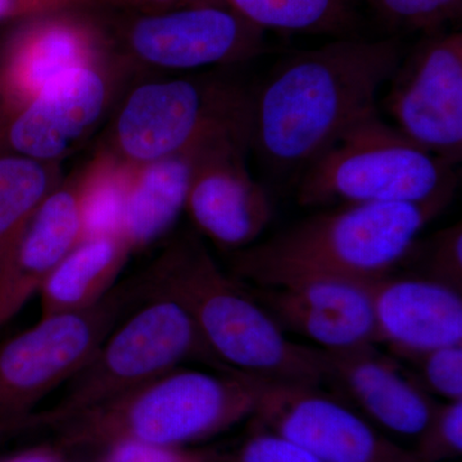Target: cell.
<instances>
[{"mask_svg": "<svg viewBox=\"0 0 462 462\" xmlns=\"http://www.w3.org/2000/svg\"><path fill=\"white\" fill-rule=\"evenodd\" d=\"M142 300L138 276L80 311L42 316L0 345V425L25 421L42 398L89 363L118 321Z\"/></svg>", "mask_w": 462, "mask_h": 462, "instance_id": "8", "label": "cell"}, {"mask_svg": "<svg viewBox=\"0 0 462 462\" xmlns=\"http://www.w3.org/2000/svg\"><path fill=\"white\" fill-rule=\"evenodd\" d=\"M207 142L176 156L138 166L123 225V239L130 251L153 245L172 229L187 205L194 163Z\"/></svg>", "mask_w": 462, "mask_h": 462, "instance_id": "19", "label": "cell"}, {"mask_svg": "<svg viewBox=\"0 0 462 462\" xmlns=\"http://www.w3.org/2000/svg\"><path fill=\"white\" fill-rule=\"evenodd\" d=\"M379 343L409 360L439 346L462 345L460 291L421 276L396 273L366 282Z\"/></svg>", "mask_w": 462, "mask_h": 462, "instance_id": "17", "label": "cell"}, {"mask_svg": "<svg viewBox=\"0 0 462 462\" xmlns=\"http://www.w3.org/2000/svg\"><path fill=\"white\" fill-rule=\"evenodd\" d=\"M60 462H69V461H66V460H65V458H63V460H62V461H60Z\"/></svg>", "mask_w": 462, "mask_h": 462, "instance_id": "34", "label": "cell"}, {"mask_svg": "<svg viewBox=\"0 0 462 462\" xmlns=\"http://www.w3.org/2000/svg\"><path fill=\"white\" fill-rule=\"evenodd\" d=\"M252 91L224 76L197 75L134 88L112 125L107 151L143 166L200 143L248 134Z\"/></svg>", "mask_w": 462, "mask_h": 462, "instance_id": "7", "label": "cell"}, {"mask_svg": "<svg viewBox=\"0 0 462 462\" xmlns=\"http://www.w3.org/2000/svg\"><path fill=\"white\" fill-rule=\"evenodd\" d=\"M263 30L227 5L147 14L130 27L134 60L165 71L247 62L266 51Z\"/></svg>", "mask_w": 462, "mask_h": 462, "instance_id": "11", "label": "cell"}, {"mask_svg": "<svg viewBox=\"0 0 462 462\" xmlns=\"http://www.w3.org/2000/svg\"><path fill=\"white\" fill-rule=\"evenodd\" d=\"M394 39L330 42L288 57L252 93L249 147L270 170L300 173L361 121L396 72Z\"/></svg>", "mask_w": 462, "mask_h": 462, "instance_id": "1", "label": "cell"}, {"mask_svg": "<svg viewBox=\"0 0 462 462\" xmlns=\"http://www.w3.org/2000/svg\"><path fill=\"white\" fill-rule=\"evenodd\" d=\"M136 169L106 149L78 175L83 240L123 239L125 208Z\"/></svg>", "mask_w": 462, "mask_h": 462, "instance_id": "22", "label": "cell"}, {"mask_svg": "<svg viewBox=\"0 0 462 462\" xmlns=\"http://www.w3.org/2000/svg\"><path fill=\"white\" fill-rule=\"evenodd\" d=\"M142 300L118 321L107 338L75 376L65 397L47 412L26 421L53 425L67 416L125 393L130 389L199 360L221 373L189 312L175 298L147 287Z\"/></svg>", "mask_w": 462, "mask_h": 462, "instance_id": "6", "label": "cell"}, {"mask_svg": "<svg viewBox=\"0 0 462 462\" xmlns=\"http://www.w3.org/2000/svg\"><path fill=\"white\" fill-rule=\"evenodd\" d=\"M248 135H225L200 147L185 209L200 233L234 254L254 245L273 216L272 202L245 165Z\"/></svg>", "mask_w": 462, "mask_h": 462, "instance_id": "12", "label": "cell"}, {"mask_svg": "<svg viewBox=\"0 0 462 462\" xmlns=\"http://www.w3.org/2000/svg\"><path fill=\"white\" fill-rule=\"evenodd\" d=\"M5 124V105H3L2 97H0V133H2L3 126Z\"/></svg>", "mask_w": 462, "mask_h": 462, "instance_id": "33", "label": "cell"}, {"mask_svg": "<svg viewBox=\"0 0 462 462\" xmlns=\"http://www.w3.org/2000/svg\"><path fill=\"white\" fill-rule=\"evenodd\" d=\"M83 240L79 179L60 185L36 209L0 270V327L38 293L42 282Z\"/></svg>", "mask_w": 462, "mask_h": 462, "instance_id": "18", "label": "cell"}, {"mask_svg": "<svg viewBox=\"0 0 462 462\" xmlns=\"http://www.w3.org/2000/svg\"><path fill=\"white\" fill-rule=\"evenodd\" d=\"M452 167L376 114L300 173L297 199L305 207L428 202L454 196Z\"/></svg>", "mask_w": 462, "mask_h": 462, "instance_id": "5", "label": "cell"}, {"mask_svg": "<svg viewBox=\"0 0 462 462\" xmlns=\"http://www.w3.org/2000/svg\"><path fill=\"white\" fill-rule=\"evenodd\" d=\"M245 285L282 330L305 337L325 351L379 343L366 284L314 279L275 287Z\"/></svg>", "mask_w": 462, "mask_h": 462, "instance_id": "14", "label": "cell"}, {"mask_svg": "<svg viewBox=\"0 0 462 462\" xmlns=\"http://www.w3.org/2000/svg\"><path fill=\"white\" fill-rule=\"evenodd\" d=\"M106 0H0V23L97 7Z\"/></svg>", "mask_w": 462, "mask_h": 462, "instance_id": "30", "label": "cell"}, {"mask_svg": "<svg viewBox=\"0 0 462 462\" xmlns=\"http://www.w3.org/2000/svg\"><path fill=\"white\" fill-rule=\"evenodd\" d=\"M322 383L351 398L373 420L402 436H421L437 403L396 358L375 346L342 351L319 348Z\"/></svg>", "mask_w": 462, "mask_h": 462, "instance_id": "16", "label": "cell"}, {"mask_svg": "<svg viewBox=\"0 0 462 462\" xmlns=\"http://www.w3.org/2000/svg\"><path fill=\"white\" fill-rule=\"evenodd\" d=\"M72 12L29 18L0 54V97L5 123L54 78L103 62L99 36Z\"/></svg>", "mask_w": 462, "mask_h": 462, "instance_id": "15", "label": "cell"}, {"mask_svg": "<svg viewBox=\"0 0 462 462\" xmlns=\"http://www.w3.org/2000/svg\"><path fill=\"white\" fill-rule=\"evenodd\" d=\"M415 456L419 462H433L462 451V401L437 404L430 424L421 433Z\"/></svg>", "mask_w": 462, "mask_h": 462, "instance_id": "26", "label": "cell"}, {"mask_svg": "<svg viewBox=\"0 0 462 462\" xmlns=\"http://www.w3.org/2000/svg\"><path fill=\"white\" fill-rule=\"evenodd\" d=\"M421 278L462 291V225L438 231L421 249Z\"/></svg>", "mask_w": 462, "mask_h": 462, "instance_id": "25", "label": "cell"}, {"mask_svg": "<svg viewBox=\"0 0 462 462\" xmlns=\"http://www.w3.org/2000/svg\"><path fill=\"white\" fill-rule=\"evenodd\" d=\"M260 385L261 379L242 373L178 367L51 427L65 448H103L120 440L184 447L254 413Z\"/></svg>", "mask_w": 462, "mask_h": 462, "instance_id": "4", "label": "cell"}, {"mask_svg": "<svg viewBox=\"0 0 462 462\" xmlns=\"http://www.w3.org/2000/svg\"><path fill=\"white\" fill-rule=\"evenodd\" d=\"M63 458L62 447L36 446L2 462H60Z\"/></svg>", "mask_w": 462, "mask_h": 462, "instance_id": "32", "label": "cell"}, {"mask_svg": "<svg viewBox=\"0 0 462 462\" xmlns=\"http://www.w3.org/2000/svg\"><path fill=\"white\" fill-rule=\"evenodd\" d=\"M226 5L263 32L339 33L354 23L346 0H226Z\"/></svg>", "mask_w": 462, "mask_h": 462, "instance_id": "23", "label": "cell"}, {"mask_svg": "<svg viewBox=\"0 0 462 462\" xmlns=\"http://www.w3.org/2000/svg\"><path fill=\"white\" fill-rule=\"evenodd\" d=\"M141 276L147 287L187 309L226 372L264 382L322 384L319 348L287 338L245 282L225 273L196 236L173 239Z\"/></svg>", "mask_w": 462, "mask_h": 462, "instance_id": "3", "label": "cell"}, {"mask_svg": "<svg viewBox=\"0 0 462 462\" xmlns=\"http://www.w3.org/2000/svg\"><path fill=\"white\" fill-rule=\"evenodd\" d=\"M107 2L144 9L148 14H161V12L199 7V5H227L226 0H107Z\"/></svg>", "mask_w": 462, "mask_h": 462, "instance_id": "31", "label": "cell"}, {"mask_svg": "<svg viewBox=\"0 0 462 462\" xmlns=\"http://www.w3.org/2000/svg\"><path fill=\"white\" fill-rule=\"evenodd\" d=\"M452 197L421 203H356L322 211L231 254L234 276L254 287L331 279L366 282L396 273Z\"/></svg>", "mask_w": 462, "mask_h": 462, "instance_id": "2", "label": "cell"}, {"mask_svg": "<svg viewBox=\"0 0 462 462\" xmlns=\"http://www.w3.org/2000/svg\"><path fill=\"white\" fill-rule=\"evenodd\" d=\"M130 254L125 240L115 236L79 243L39 289L42 316L97 305L114 289Z\"/></svg>", "mask_w": 462, "mask_h": 462, "instance_id": "20", "label": "cell"}, {"mask_svg": "<svg viewBox=\"0 0 462 462\" xmlns=\"http://www.w3.org/2000/svg\"><path fill=\"white\" fill-rule=\"evenodd\" d=\"M385 106L397 129L448 165L462 156V35L434 33L392 76Z\"/></svg>", "mask_w": 462, "mask_h": 462, "instance_id": "9", "label": "cell"}, {"mask_svg": "<svg viewBox=\"0 0 462 462\" xmlns=\"http://www.w3.org/2000/svg\"><path fill=\"white\" fill-rule=\"evenodd\" d=\"M97 462H214L208 455L184 447L120 440L100 448Z\"/></svg>", "mask_w": 462, "mask_h": 462, "instance_id": "28", "label": "cell"}, {"mask_svg": "<svg viewBox=\"0 0 462 462\" xmlns=\"http://www.w3.org/2000/svg\"><path fill=\"white\" fill-rule=\"evenodd\" d=\"M111 96L105 60L69 69L8 118L0 151L58 163L96 127Z\"/></svg>", "mask_w": 462, "mask_h": 462, "instance_id": "13", "label": "cell"}, {"mask_svg": "<svg viewBox=\"0 0 462 462\" xmlns=\"http://www.w3.org/2000/svg\"><path fill=\"white\" fill-rule=\"evenodd\" d=\"M385 20L412 29L431 30L455 16L461 0H373Z\"/></svg>", "mask_w": 462, "mask_h": 462, "instance_id": "27", "label": "cell"}, {"mask_svg": "<svg viewBox=\"0 0 462 462\" xmlns=\"http://www.w3.org/2000/svg\"><path fill=\"white\" fill-rule=\"evenodd\" d=\"M419 375L412 376L428 393L451 401H462V345L439 346L409 358Z\"/></svg>", "mask_w": 462, "mask_h": 462, "instance_id": "24", "label": "cell"}, {"mask_svg": "<svg viewBox=\"0 0 462 462\" xmlns=\"http://www.w3.org/2000/svg\"><path fill=\"white\" fill-rule=\"evenodd\" d=\"M239 462H322L276 433L254 434L243 446Z\"/></svg>", "mask_w": 462, "mask_h": 462, "instance_id": "29", "label": "cell"}, {"mask_svg": "<svg viewBox=\"0 0 462 462\" xmlns=\"http://www.w3.org/2000/svg\"><path fill=\"white\" fill-rule=\"evenodd\" d=\"M60 184L57 162L0 151V270L32 216Z\"/></svg>", "mask_w": 462, "mask_h": 462, "instance_id": "21", "label": "cell"}, {"mask_svg": "<svg viewBox=\"0 0 462 462\" xmlns=\"http://www.w3.org/2000/svg\"><path fill=\"white\" fill-rule=\"evenodd\" d=\"M254 415L322 462H419L319 387L261 380Z\"/></svg>", "mask_w": 462, "mask_h": 462, "instance_id": "10", "label": "cell"}]
</instances>
